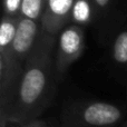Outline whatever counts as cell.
Instances as JSON below:
<instances>
[{
    "label": "cell",
    "instance_id": "cell-1",
    "mask_svg": "<svg viewBox=\"0 0 127 127\" xmlns=\"http://www.w3.org/2000/svg\"><path fill=\"white\" fill-rule=\"evenodd\" d=\"M56 45L57 37L42 30L37 46L25 63L15 98L0 113V123L24 125L39 119L50 107L59 84L55 70Z\"/></svg>",
    "mask_w": 127,
    "mask_h": 127
},
{
    "label": "cell",
    "instance_id": "cell-2",
    "mask_svg": "<svg viewBox=\"0 0 127 127\" xmlns=\"http://www.w3.org/2000/svg\"><path fill=\"white\" fill-rule=\"evenodd\" d=\"M124 109L116 104L72 99L62 108L59 127H116L124 122Z\"/></svg>",
    "mask_w": 127,
    "mask_h": 127
},
{
    "label": "cell",
    "instance_id": "cell-3",
    "mask_svg": "<svg viewBox=\"0 0 127 127\" xmlns=\"http://www.w3.org/2000/svg\"><path fill=\"white\" fill-rule=\"evenodd\" d=\"M93 3L95 38L100 46L108 47L113 37L127 22V0H93Z\"/></svg>",
    "mask_w": 127,
    "mask_h": 127
},
{
    "label": "cell",
    "instance_id": "cell-4",
    "mask_svg": "<svg viewBox=\"0 0 127 127\" xmlns=\"http://www.w3.org/2000/svg\"><path fill=\"white\" fill-rule=\"evenodd\" d=\"M85 50V28L69 24L57 37L55 50V70L58 83L65 78L71 65L81 57Z\"/></svg>",
    "mask_w": 127,
    "mask_h": 127
},
{
    "label": "cell",
    "instance_id": "cell-5",
    "mask_svg": "<svg viewBox=\"0 0 127 127\" xmlns=\"http://www.w3.org/2000/svg\"><path fill=\"white\" fill-rule=\"evenodd\" d=\"M24 66L8 53L0 51V113L4 112L15 98Z\"/></svg>",
    "mask_w": 127,
    "mask_h": 127
},
{
    "label": "cell",
    "instance_id": "cell-6",
    "mask_svg": "<svg viewBox=\"0 0 127 127\" xmlns=\"http://www.w3.org/2000/svg\"><path fill=\"white\" fill-rule=\"evenodd\" d=\"M41 31L42 28L40 21L20 17L16 37L11 47L6 50V53L25 65L26 60L37 46Z\"/></svg>",
    "mask_w": 127,
    "mask_h": 127
},
{
    "label": "cell",
    "instance_id": "cell-7",
    "mask_svg": "<svg viewBox=\"0 0 127 127\" xmlns=\"http://www.w3.org/2000/svg\"><path fill=\"white\" fill-rule=\"evenodd\" d=\"M75 0H47L41 18V28L45 32L58 37L60 31L70 24Z\"/></svg>",
    "mask_w": 127,
    "mask_h": 127
},
{
    "label": "cell",
    "instance_id": "cell-8",
    "mask_svg": "<svg viewBox=\"0 0 127 127\" xmlns=\"http://www.w3.org/2000/svg\"><path fill=\"white\" fill-rule=\"evenodd\" d=\"M109 48V57L113 67L121 75L127 74V22L113 37Z\"/></svg>",
    "mask_w": 127,
    "mask_h": 127
},
{
    "label": "cell",
    "instance_id": "cell-9",
    "mask_svg": "<svg viewBox=\"0 0 127 127\" xmlns=\"http://www.w3.org/2000/svg\"><path fill=\"white\" fill-rule=\"evenodd\" d=\"M95 21V9L93 0H75L71 10L70 24L83 28L93 27Z\"/></svg>",
    "mask_w": 127,
    "mask_h": 127
},
{
    "label": "cell",
    "instance_id": "cell-10",
    "mask_svg": "<svg viewBox=\"0 0 127 127\" xmlns=\"http://www.w3.org/2000/svg\"><path fill=\"white\" fill-rule=\"evenodd\" d=\"M19 18H10L2 16L0 27V51H6L11 47L18 29Z\"/></svg>",
    "mask_w": 127,
    "mask_h": 127
},
{
    "label": "cell",
    "instance_id": "cell-11",
    "mask_svg": "<svg viewBox=\"0 0 127 127\" xmlns=\"http://www.w3.org/2000/svg\"><path fill=\"white\" fill-rule=\"evenodd\" d=\"M47 0H24L20 17L41 21Z\"/></svg>",
    "mask_w": 127,
    "mask_h": 127
},
{
    "label": "cell",
    "instance_id": "cell-12",
    "mask_svg": "<svg viewBox=\"0 0 127 127\" xmlns=\"http://www.w3.org/2000/svg\"><path fill=\"white\" fill-rule=\"evenodd\" d=\"M24 0H2L3 16L10 18H19L21 13Z\"/></svg>",
    "mask_w": 127,
    "mask_h": 127
},
{
    "label": "cell",
    "instance_id": "cell-13",
    "mask_svg": "<svg viewBox=\"0 0 127 127\" xmlns=\"http://www.w3.org/2000/svg\"><path fill=\"white\" fill-rule=\"evenodd\" d=\"M17 127H49L47 125L46 122L41 121V119H35V121H31L29 123H26L24 125H19Z\"/></svg>",
    "mask_w": 127,
    "mask_h": 127
},
{
    "label": "cell",
    "instance_id": "cell-14",
    "mask_svg": "<svg viewBox=\"0 0 127 127\" xmlns=\"http://www.w3.org/2000/svg\"><path fill=\"white\" fill-rule=\"evenodd\" d=\"M118 127H127V119H125V121H124L123 123H122Z\"/></svg>",
    "mask_w": 127,
    "mask_h": 127
},
{
    "label": "cell",
    "instance_id": "cell-15",
    "mask_svg": "<svg viewBox=\"0 0 127 127\" xmlns=\"http://www.w3.org/2000/svg\"><path fill=\"white\" fill-rule=\"evenodd\" d=\"M7 125L8 124H6V123H0V127H7Z\"/></svg>",
    "mask_w": 127,
    "mask_h": 127
}]
</instances>
